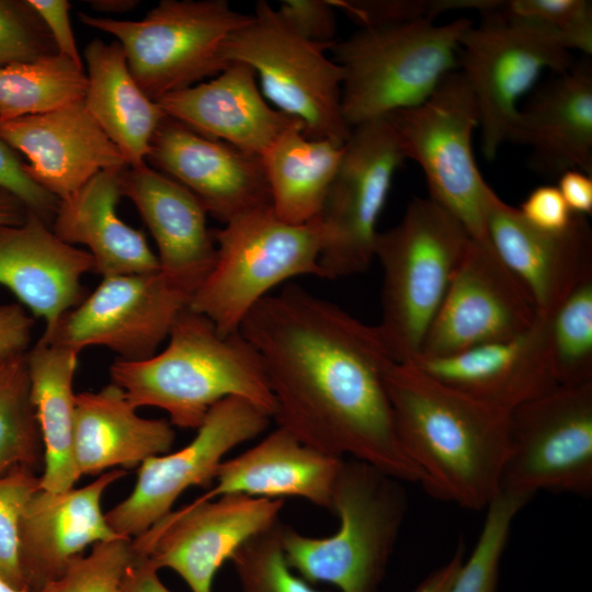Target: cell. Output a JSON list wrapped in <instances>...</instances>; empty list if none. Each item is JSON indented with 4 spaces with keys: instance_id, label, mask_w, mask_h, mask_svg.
<instances>
[{
    "instance_id": "1",
    "label": "cell",
    "mask_w": 592,
    "mask_h": 592,
    "mask_svg": "<svg viewBox=\"0 0 592 592\" xmlns=\"http://www.w3.org/2000/svg\"><path fill=\"white\" fill-rule=\"evenodd\" d=\"M239 332L260 357L278 426L321 453L421 485L395 431L385 386L394 361L376 326L287 284L258 301Z\"/></svg>"
},
{
    "instance_id": "2",
    "label": "cell",
    "mask_w": 592,
    "mask_h": 592,
    "mask_svg": "<svg viewBox=\"0 0 592 592\" xmlns=\"http://www.w3.org/2000/svg\"><path fill=\"white\" fill-rule=\"evenodd\" d=\"M385 386L398 441L431 493L469 510L486 509L500 488L510 411L391 362Z\"/></svg>"
},
{
    "instance_id": "3",
    "label": "cell",
    "mask_w": 592,
    "mask_h": 592,
    "mask_svg": "<svg viewBox=\"0 0 592 592\" xmlns=\"http://www.w3.org/2000/svg\"><path fill=\"white\" fill-rule=\"evenodd\" d=\"M168 338L159 354L116 360L110 366L111 383L134 408H160L172 425L194 430L228 397L246 399L274 417L276 401L260 357L239 331L223 337L208 318L186 307Z\"/></svg>"
},
{
    "instance_id": "4",
    "label": "cell",
    "mask_w": 592,
    "mask_h": 592,
    "mask_svg": "<svg viewBox=\"0 0 592 592\" xmlns=\"http://www.w3.org/2000/svg\"><path fill=\"white\" fill-rule=\"evenodd\" d=\"M402 483L367 463L343 458L331 500L339 528L317 538L282 525L289 568L307 582L331 583L341 592H377L407 510Z\"/></svg>"
},
{
    "instance_id": "5",
    "label": "cell",
    "mask_w": 592,
    "mask_h": 592,
    "mask_svg": "<svg viewBox=\"0 0 592 592\" xmlns=\"http://www.w3.org/2000/svg\"><path fill=\"white\" fill-rule=\"evenodd\" d=\"M470 236L431 198L414 197L401 220L379 232L374 258L383 269L376 326L395 363L413 362L441 306Z\"/></svg>"
},
{
    "instance_id": "6",
    "label": "cell",
    "mask_w": 592,
    "mask_h": 592,
    "mask_svg": "<svg viewBox=\"0 0 592 592\" xmlns=\"http://www.w3.org/2000/svg\"><path fill=\"white\" fill-rule=\"evenodd\" d=\"M473 25L459 18L445 24L420 19L365 27L331 47L343 69L342 110L353 129L417 106L458 70L459 41Z\"/></svg>"
},
{
    "instance_id": "7",
    "label": "cell",
    "mask_w": 592,
    "mask_h": 592,
    "mask_svg": "<svg viewBox=\"0 0 592 592\" xmlns=\"http://www.w3.org/2000/svg\"><path fill=\"white\" fill-rule=\"evenodd\" d=\"M213 236L215 264L187 307L208 318L223 337L239 331L250 309L281 283L298 275L323 278L319 216L291 224L270 205L232 218Z\"/></svg>"
},
{
    "instance_id": "8",
    "label": "cell",
    "mask_w": 592,
    "mask_h": 592,
    "mask_svg": "<svg viewBox=\"0 0 592 592\" xmlns=\"http://www.w3.org/2000/svg\"><path fill=\"white\" fill-rule=\"evenodd\" d=\"M79 19L117 38L136 83L157 102L223 72L230 65L223 56L226 41L253 14L234 10L226 0H162L139 21L83 13Z\"/></svg>"
},
{
    "instance_id": "9",
    "label": "cell",
    "mask_w": 592,
    "mask_h": 592,
    "mask_svg": "<svg viewBox=\"0 0 592 592\" xmlns=\"http://www.w3.org/2000/svg\"><path fill=\"white\" fill-rule=\"evenodd\" d=\"M385 117L405 159L422 169L429 198L454 216L471 239L488 240L487 216L497 194L475 160L479 112L464 75L451 72L423 103Z\"/></svg>"
},
{
    "instance_id": "10",
    "label": "cell",
    "mask_w": 592,
    "mask_h": 592,
    "mask_svg": "<svg viewBox=\"0 0 592 592\" xmlns=\"http://www.w3.org/2000/svg\"><path fill=\"white\" fill-rule=\"evenodd\" d=\"M334 43L300 37L261 0L253 20L228 37L223 56L228 64L251 67L264 95L276 110L299 119L306 137L344 145L352 133L342 110L344 73L326 55Z\"/></svg>"
},
{
    "instance_id": "11",
    "label": "cell",
    "mask_w": 592,
    "mask_h": 592,
    "mask_svg": "<svg viewBox=\"0 0 592 592\" xmlns=\"http://www.w3.org/2000/svg\"><path fill=\"white\" fill-rule=\"evenodd\" d=\"M561 41L539 23L509 13L504 4L483 13L459 41L458 70L479 112L481 151L488 160L506 143L517 103L545 70L560 73L574 65Z\"/></svg>"
},
{
    "instance_id": "12",
    "label": "cell",
    "mask_w": 592,
    "mask_h": 592,
    "mask_svg": "<svg viewBox=\"0 0 592 592\" xmlns=\"http://www.w3.org/2000/svg\"><path fill=\"white\" fill-rule=\"evenodd\" d=\"M499 490L592 492V382L559 385L510 411Z\"/></svg>"
},
{
    "instance_id": "13",
    "label": "cell",
    "mask_w": 592,
    "mask_h": 592,
    "mask_svg": "<svg viewBox=\"0 0 592 592\" xmlns=\"http://www.w3.org/2000/svg\"><path fill=\"white\" fill-rule=\"evenodd\" d=\"M403 160L387 117L352 129L319 214L325 236L319 259L323 278L344 277L368 269L375 259L378 218Z\"/></svg>"
},
{
    "instance_id": "14",
    "label": "cell",
    "mask_w": 592,
    "mask_h": 592,
    "mask_svg": "<svg viewBox=\"0 0 592 592\" xmlns=\"http://www.w3.org/2000/svg\"><path fill=\"white\" fill-rule=\"evenodd\" d=\"M270 421L269 414L239 397L214 405L186 446L140 464L130 494L105 514L111 530L132 539L145 533L171 512L187 488L210 486L224 456L264 432Z\"/></svg>"
},
{
    "instance_id": "15",
    "label": "cell",
    "mask_w": 592,
    "mask_h": 592,
    "mask_svg": "<svg viewBox=\"0 0 592 592\" xmlns=\"http://www.w3.org/2000/svg\"><path fill=\"white\" fill-rule=\"evenodd\" d=\"M190 300V294L159 271L103 277L39 341L77 353L88 346H104L124 361L148 358L169 337Z\"/></svg>"
},
{
    "instance_id": "16",
    "label": "cell",
    "mask_w": 592,
    "mask_h": 592,
    "mask_svg": "<svg viewBox=\"0 0 592 592\" xmlns=\"http://www.w3.org/2000/svg\"><path fill=\"white\" fill-rule=\"evenodd\" d=\"M283 505V499L246 494L196 499L133 538V549L158 570L175 571L192 592H212L221 565L248 539L274 526Z\"/></svg>"
},
{
    "instance_id": "17",
    "label": "cell",
    "mask_w": 592,
    "mask_h": 592,
    "mask_svg": "<svg viewBox=\"0 0 592 592\" xmlns=\"http://www.w3.org/2000/svg\"><path fill=\"white\" fill-rule=\"evenodd\" d=\"M537 315L489 240L470 239L415 360L512 339L531 328Z\"/></svg>"
},
{
    "instance_id": "18",
    "label": "cell",
    "mask_w": 592,
    "mask_h": 592,
    "mask_svg": "<svg viewBox=\"0 0 592 592\" xmlns=\"http://www.w3.org/2000/svg\"><path fill=\"white\" fill-rule=\"evenodd\" d=\"M146 161L190 190L223 223L272 205L262 159L164 116Z\"/></svg>"
},
{
    "instance_id": "19",
    "label": "cell",
    "mask_w": 592,
    "mask_h": 592,
    "mask_svg": "<svg viewBox=\"0 0 592 592\" xmlns=\"http://www.w3.org/2000/svg\"><path fill=\"white\" fill-rule=\"evenodd\" d=\"M487 234L538 315H551L577 287L592 280V230L585 216L574 214L562 230H543L496 195Z\"/></svg>"
},
{
    "instance_id": "20",
    "label": "cell",
    "mask_w": 592,
    "mask_h": 592,
    "mask_svg": "<svg viewBox=\"0 0 592 592\" xmlns=\"http://www.w3.org/2000/svg\"><path fill=\"white\" fill-rule=\"evenodd\" d=\"M0 138L29 159L27 174L59 202L99 172L128 166L83 99L46 113L0 121Z\"/></svg>"
},
{
    "instance_id": "21",
    "label": "cell",
    "mask_w": 592,
    "mask_h": 592,
    "mask_svg": "<svg viewBox=\"0 0 592 592\" xmlns=\"http://www.w3.org/2000/svg\"><path fill=\"white\" fill-rule=\"evenodd\" d=\"M126 469L103 473L89 485L64 491L38 489L19 525L20 565L29 591L41 592L58 579L88 546L118 538L102 513L105 489Z\"/></svg>"
},
{
    "instance_id": "22",
    "label": "cell",
    "mask_w": 592,
    "mask_h": 592,
    "mask_svg": "<svg viewBox=\"0 0 592 592\" xmlns=\"http://www.w3.org/2000/svg\"><path fill=\"white\" fill-rule=\"evenodd\" d=\"M411 363L440 383L508 411L559 386L550 350L549 316L543 315L512 339Z\"/></svg>"
},
{
    "instance_id": "23",
    "label": "cell",
    "mask_w": 592,
    "mask_h": 592,
    "mask_svg": "<svg viewBox=\"0 0 592 592\" xmlns=\"http://www.w3.org/2000/svg\"><path fill=\"white\" fill-rule=\"evenodd\" d=\"M121 187L156 241L159 272L192 297L216 261L204 206L185 186L147 164L125 167Z\"/></svg>"
},
{
    "instance_id": "24",
    "label": "cell",
    "mask_w": 592,
    "mask_h": 592,
    "mask_svg": "<svg viewBox=\"0 0 592 592\" xmlns=\"http://www.w3.org/2000/svg\"><path fill=\"white\" fill-rule=\"evenodd\" d=\"M94 269L88 251L59 239L33 213L21 225L0 226V285L44 319L42 338L83 299L81 278Z\"/></svg>"
},
{
    "instance_id": "25",
    "label": "cell",
    "mask_w": 592,
    "mask_h": 592,
    "mask_svg": "<svg viewBox=\"0 0 592 592\" xmlns=\"http://www.w3.org/2000/svg\"><path fill=\"white\" fill-rule=\"evenodd\" d=\"M163 113L204 136L262 157L296 119L263 99L254 70L231 62L215 79L162 96Z\"/></svg>"
},
{
    "instance_id": "26",
    "label": "cell",
    "mask_w": 592,
    "mask_h": 592,
    "mask_svg": "<svg viewBox=\"0 0 592 592\" xmlns=\"http://www.w3.org/2000/svg\"><path fill=\"white\" fill-rule=\"evenodd\" d=\"M519 109L508 140L528 146L543 175L580 170L592 175V67L574 62Z\"/></svg>"
},
{
    "instance_id": "27",
    "label": "cell",
    "mask_w": 592,
    "mask_h": 592,
    "mask_svg": "<svg viewBox=\"0 0 592 592\" xmlns=\"http://www.w3.org/2000/svg\"><path fill=\"white\" fill-rule=\"evenodd\" d=\"M342 460L303 444L277 426L253 447L223 460L215 476L216 486L197 500L209 501L227 494L299 497L331 510Z\"/></svg>"
},
{
    "instance_id": "28",
    "label": "cell",
    "mask_w": 592,
    "mask_h": 592,
    "mask_svg": "<svg viewBox=\"0 0 592 592\" xmlns=\"http://www.w3.org/2000/svg\"><path fill=\"white\" fill-rule=\"evenodd\" d=\"M174 440L169 421L138 415L113 383L98 391L76 394L73 455L80 476L116 466L135 468L152 456L168 453Z\"/></svg>"
},
{
    "instance_id": "29",
    "label": "cell",
    "mask_w": 592,
    "mask_h": 592,
    "mask_svg": "<svg viewBox=\"0 0 592 592\" xmlns=\"http://www.w3.org/2000/svg\"><path fill=\"white\" fill-rule=\"evenodd\" d=\"M125 168V167H124ZM124 168L104 170L75 195L59 202L53 231L62 241L83 244L102 277L159 271V261L146 236L123 221L116 206Z\"/></svg>"
},
{
    "instance_id": "30",
    "label": "cell",
    "mask_w": 592,
    "mask_h": 592,
    "mask_svg": "<svg viewBox=\"0 0 592 592\" xmlns=\"http://www.w3.org/2000/svg\"><path fill=\"white\" fill-rule=\"evenodd\" d=\"M88 86L84 105L128 167L147 164L151 138L166 116L133 78L118 42L91 41L84 50Z\"/></svg>"
},
{
    "instance_id": "31",
    "label": "cell",
    "mask_w": 592,
    "mask_h": 592,
    "mask_svg": "<svg viewBox=\"0 0 592 592\" xmlns=\"http://www.w3.org/2000/svg\"><path fill=\"white\" fill-rule=\"evenodd\" d=\"M73 350L37 341L26 352L31 400L44 445L41 488L64 491L80 478L73 455Z\"/></svg>"
},
{
    "instance_id": "32",
    "label": "cell",
    "mask_w": 592,
    "mask_h": 592,
    "mask_svg": "<svg viewBox=\"0 0 592 592\" xmlns=\"http://www.w3.org/2000/svg\"><path fill=\"white\" fill-rule=\"evenodd\" d=\"M344 145L305 136L293 123L261 157L275 214L291 224L319 216L340 167Z\"/></svg>"
},
{
    "instance_id": "33",
    "label": "cell",
    "mask_w": 592,
    "mask_h": 592,
    "mask_svg": "<svg viewBox=\"0 0 592 592\" xmlns=\"http://www.w3.org/2000/svg\"><path fill=\"white\" fill-rule=\"evenodd\" d=\"M82 67L59 54L0 67V121L46 113L84 98Z\"/></svg>"
},
{
    "instance_id": "34",
    "label": "cell",
    "mask_w": 592,
    "mask_h": 592,
    "mask_svg": "<svg viewBox=\"0 0 592 592\" xmlns=\"http://www.w3.org/2000/svg\"><path fill=\"white\" fill-rule=\"evenodd\" d=\"M41 444L24 354L0 363V476L35 466Z\"/></svg>"
},
{
    "instance_id": "35",
    "label": "cell",
    "mask_w": 592,
    "mask_h": 592,
    "mask_svg": "<svg viewBox=\"0 0 592 592\" xmlns=\"http://www.w3.org/2000/svg\"><path fill=\"white\" fill-rule=\"evenodd\" d=\"M549 340L559 385L592 382V280L577 287L549 315Z\"/></svg>"
},
{
    "instance_id": "36",
    "label": "cell",
    "mask_w": 592,
    "mask_h": 592,
    "mask_svg": "<svg viewBox=\"0 0 592 592\" xmlns=\"http://www.w3.org/2000/svg\"><path fill=\"white\" fill-rule=\"evenodd\" d=\"M530 498L499 490L486 508L475 548L465 559L448 592H497L500 563L512 524Z\"/></svg>"
},
{
    "instance_id": "37",
    "label": "cell",
    "mask_w": 592,
    "mask_h": 592,
    "mask_svg": "<svg viewBox=\"0 0 592 592\" xmlns=\"http://www.w3.org/2000/svg\"><path fill=\"white\" fill-rule=\"evenodd\" d=\"M281 526H274L243 543L231 556L240 592H320L293 573L286 562Z\"/></svg>"
},
{
    "instance_id": "38",
    "label": "cell",
    "mask_w": 592,
    "mask_h": 592,
    "mask_svg": "<svg viewBox=\"0 0 592 592\" xmlns=\"http://www.w3.org/2000/svg\"><path fill=\"white\" fill-rule=\"evenodd\" d=\"M135 558L132 538L99 542L41 592H122L124 574Z\"/></svg>"
},
{
    "instance_id": "39",
    "label": "cell",
    "mask_w": 592,
    "mask_h": 592,
    "mask_svg": "<svg viewBox=\"0 0 592 592\" xmlns=\"http://www.w3.org/2000/svg\"><path fill=\"white\" fill-rule=\"evenodd\" d=\"M38 489L39 477L32 468L18 467L0 476V577L20 590L27 589L20 565L19 525L27 501Z\"/></svg>"
},
{
    "instance_id": "40",
    "label": "cell",
    "mask_w": 592,
    "mask_h": 592,
    "mask_svg": "<svg viewBox=\"0 0 592 592\" xmlns=\"http://www.w3.org/2000/svg\"><path fill=\"white\" fill-rule=\"evenodd\" d=\"M505 10L519 18L542 24L567 49L592 54V4L585 0H512Z\"/></svg>"
},
{
    "instance_id": "41",
    "label": "cell",
    "mask_w": 592,
    "mask_h": 592,
    "mask_svg": "<svg viewBox=\"0 0 592 592\" xmlns=\"http://www.w3.org/2000/svg\"><path fill=\"white\" fill-rule=\"evenodd\" d=\"M56 54L48 30L26 1L0 0V67Z\"/></svg>"
},
{
    "instance_id": "42",
    "label": "cell",
    "mask_w": 592,
    "mask_h": 592,
    "mask_svg": "<svg viewBox=\"0 0 592 592\" xmlns=\"http://www.w3.org/2000/svg\"><path fill=\"white\" fill-rule=\"evenodd\" d=\"M334 9L343 10L365 27L395 25L420 19L434 21L436 3L421 0H330Z\"/></svg>"
},
{
    "instance_id": "43",
    "label": "cell",
    "mask_w": 592,
    "mask_h": 592,
    "mask_svg": "<svg viewBox=\"0 0 592 592\" xmlns=\"http://www.w3.org/2000/svg\"><path fill=\"white\" fill-rule=\"evenodd\" d=\"M0 190L15 197L27 212L41 217L46 224L56 215L59 201L25 171L24 163L13 149L0 138Z\"/></svg>"
},
{
    "instance_id": "44",
    "label": "cell",
    "mask_w": 592,
    "mask_h": 592,
    "mask_svg": "<svg viewBox=\"0 0 592 592\" xmlns=\"http://www.w3.org/2000/svg\"><path fill=\"white\" fill-rule=\"evenodd\" d=\"M276 11L300 37L321 44L335 42V9L330 0H284Z\"/></svg>"
},
{
    "instance_id": "45",
    "label": "cell",
    "mask_w": 592,
    "mask_h": 592,
    "mask_svg": "<svg viewBox=\"0 0 592 592\" xmlns=\"http://www.w3.org/2000/svg\"><path fill=\"white\" fill-rule=\"evenodd\" d=\"M519 210L530 224L548 231L565 229L574 215L558 187L554 185L535 187Z\"/></svg>"
},
{
    "instance_id": "46",
    "label": "cell",
    "mask_w": 592,
    "mask_h": 592,
    "mask_svg": "<svg viewBox=\"0 0 592 592\" xmlns=\"http://www.w3.org/2000/svg\"><path fill=\"white\" fill-rule=\"evenodd\" d=\"M26 2L39 16L48 30L58 54L69 58L75 64L82 67V60L70 25L69 1L27 0Z\"/></svg>"
},
{
    "instance_id": "47",
    "label": "cell",
    "mask_w": 592,
    "mask_h": 592,
    "mask_svg": "<svg viewBox=\"0 0 592 592\" xmlns=\"http://www.w3.org/2000/svg\"><path fill=\"white\" fill-rule=\"evenodd\" d=\"M34 319L19 304L0 305V363L26 354Z\"/></svg>"
},
{
    "instance_id": "48",
    "label": "cell",
    "mask_w": 592,
    "mask_h": 592,
    "mask_svg": "<svg viewBox=\"0 0 592 592\" xmlns=\"http://www.w3.org/2000/svg\"><path fill=\"white\" fill-rule=\"evenodd\" d=\"M558 190L572 214H592V175L580 170H567L559 175Z\"/></svg>"
},
{
    "instance_id": "49",
    "label": "cell",
    "mask_w": 592,
    "mask_h": 592,
    "mask_svg": "<svg viewBox=\"0 0 592 592\" xmlns=\"http://www.w3.org/2000/svg\"><path fill=\"white\" fill-rule=\"evenodd\" d=\"M122 592H172L159 579L158 569L146 558L137 557L127 568Z\"/></svg>"
},
{
    "instance_id": "50",
    "label": "cell",
    "mask_w": 592,
    "mask_h": 592,
    "mask_svg": "<svg viewBox=\"0 0 592 592\" xmlns=\"http://www.w3.org/2000/svg\"><path fill=\"white\" fill-rule=\"evenodd\" d=\"M463 561L464 549L459 546L449 560L433 570L413 592H448Z\"/></svg>"
},
{
    "instance_id": "51",
    "label": "cell",
    "mask_w": 592,
    "mask_h": 592,
    "mask_svg": "<svg viewBox=\"0 0 592 592\" xmlns=\"http://www.w3.org/2000/svg\"><path fill=\"white\" fill-rule=\"evenodd\" d=\"M11 194L0 190V226H18L24 223L27 212Z\"/></svg>"
},
{
    "instance_id": "52",
    "label": "cell",
    "mask_w": 592,
    "mask_h": 592,
    "mask_svg": "<svg viewBox=\"0 0 592 592\" xmlns=\"http://www.w3.org/2000/svg\"><path fill=\"white\" fill-rule=\"evenodd\" d=\"M95 11L104 13H122L138 4L135 0H92L88 1Z\"/></svg>"
},
{
    "instance_id": "53",
    "label": "cell",
    "mask_w": 592,
    "mask_h": 592,
    "mask_svg": "<svg viewBox=\"0 0 592 592\" xmlns=\"http://www.w3.org/2000/svg\"><path fill=\"white\" fill-rule=\"evenodd\" d=\"M0 592H32V591L15 589L0 577Z\"/></svg>"
}]
</instances>
